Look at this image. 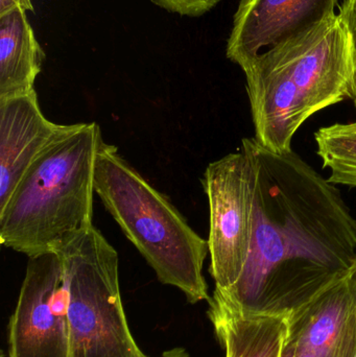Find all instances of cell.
I'll use <instances>...</instances> for the list:
<instances>
[{
	"label": "cell",
	"mask_w": 356,
	"mask_h": 357,
	"mask_svg": "<svg viewBox=\"0 0 356 357\" xmlns=\"http://www.w3.org/2000/svg\"><path fill=\"white\" fill-rule=\"evenodd\" d=\"M95 192L161 283L177 287L189 303L210 300L203 275L208 241L105 142L96 157Z\"/></svg>",
	"instance_id": "obj_4"
},
{
	"label": "cell",
	"mask_w": 356,
	"mask_h": 357,
	"mask_svg": "<svg viewBox=\"0 0 356 357\" xmlns=\"http://www.w3.org/2000/svg\"><path fill=\"white\" fill-rule=\"evenodd\" d=\"M242 149L254 173V220L246 266L221 291L242 310L288 314L356 264V218L342 193L291 150L254 138Z\"/></svg>",
	"instance_id": "obj_1"
},
{
	"label": "cell",
	"mask_w": 356,
	"mask_h": 357,
	"mask_svg": "<svg viewBox=\"0 0 356 357\" xmlns=\"http://www.w3.org/2000/svg\"><path fill=\"white\" fill-rule=\"evenodd\" d=\"M96 123L66 125L44 149L0 210V243L27 257L54 251L93 225Z\"/></svg>",
	"instance_id": "obj_3"
},
{
	"label": "cell",
	"mask_w": 356,
	"mask_h": 357,
	"mask_svg": "<svg viewBox=\"0 0 356 357\" xmlns=\"http://www.w3.org/2000/svg\"><path fill=\"white\" fill-rule=\"evenodd\" d=\"M240 68L254 139L273 152L292 150L301 126L323 109L346 100L356 108L355 46L339 14L259 52Z\"/></svg>",
	"instance_id": "obj_2"
},
{
	"label": "cell",
	"mask_w": 356,
	"mask_h": 357,
	"mask_svg": "<svg viewBox=\"0 0 356 357\" xmlns=\"http://www.w3.org/2000/svg\"><path fill=\"white\" fill-rule=\"evenodd\" d=\"M339 16L350 33L356 56V0H345L341 6Z\"/></svg>",
	"instance_id": "obj_15"
},
{
	"label": "cell",
	"mask_w": 356,
	"mask_h": 357,
	"mask_svg": "<svg viewBox=\"0 0 356 357\" xmlns=\"http://www.w3.org/2000/svg\"><path fill=\"white\" fill-rule=\"evenodd\" d=\"M355 357H356V352H355Z\"/></svg>",
	"instance_id": "obj_19"
},
{
	"label": "cell",
	"mask_w": 356,
	"mask_h": 357,
	"mask_svg": "<svg viewBox=\"0 0 356 357\" xmlns=\"http://www.w3.org/2000/svg\"><path fill=\"white\" fill-rule=\"evenodd\" d=\"M209 204V273L215 289H231L246 266L254 220V173L246 151L210 163L202 178Z\"/></svg>",
	"instance_id": "obj_6"
},
{
	"label": "cell",
	"mask_w": 356,
	"mask_h": 357,
	"mask_svg": "<svg viewBox=\"0 0 356 357\" xmlns=\"http://www.w3.org/2000/svg\"><path fill=\"white\" fill-rule=\"evenodd\" d=\"M207 312L225 357H282L286 314H261L242 310L215 289Z\"/></svg>",
	"instance_id": "obj_11"
},
{
	"label": "cell",
	"mask_w": 356,
	"mask_h": 357,
	"mask_svg": "<svg viewBox=\"0 0 356 357\" xmlns=\"http://www.w3.org/2000/svg\"><path fill=\"white\" fill-rule=\"evenodd\" d=\"M338 0H240L227 43V58L242 66L336 15Z\"/></svg>",
	"instance_id": "obj_9"
},
{
	"label": "cell",
	"mask_w": 356,
	"mask_h": 357,
	"mask_svg": "<svg viewBox=\"0 0 356 357\" xmlns=\"http://www.w3.org/2000/svg\"><path fill=\"white\" fill-rule=\"evenodd\" d=\"M65 126L44 116L36 90L0 98V210L33 161Z\"/></svg>",
	"instance_id": "obj_10"
},
{
	"label": "cell",
	"mask_w": 356,
	"mask_h": 357,
	"mask_svg": "<svg viewBox=\"0 0 356 357\" xmlns=\"http://www.w3.org/2000/svg\"><path fill=\"white\" fill-rule=\"evenodd\" d=\"M317 154L334 185L356 187V121L334 123L315 133Z\"/></svg>",
	"instance_id": "obj_13"
},
{
	"label": "cell",
	"mask_w": 356,
	"mask_h": 357,
	"mask_svg": "<svg viewBox=\"0 0 356 357\" xmlns=\"http://www.w3.org/2000/svg\"><path fill=\"white\" fill-rule=\"evenodd\" d=\"M161 357H190L188 352L184 348L177 347L163 352Z\"/></svg>",
	"instance_id": "obj_17"
},
{
	"label": "cell",
	"mask_w": 356,
	"mask_h": 357,
	"mask_svg": "<svg viewBox=\"0 0 356 357\" xmlns=\"http://www.w3.org/2000/svg\"><path fill=\"white\" fill-rule=\"evenodd\" d=\"M68 296L70 357H148L127 324L118 254L92 226L58 245Z\"/></svg>",
	"instance_id": "obj_5"
},
{
	"label": "cell",
	"mask_w": 356,
	"mask_h": 357,
	"mask_svg": "<svg viewBox=\"0 0 356 357\" xmlns=\"http://www.w3.org/2000/svg\"><path fill=\"white\" fill-rule=\"evenodd\" d=\"M300 352L318 357H355L356 264L288 314L282 357Z\"/></svg>",
	"instance_id": "obj_8"
},
{
	"label": "cell",
	"mask_w": 356,
	"mask_h": 357,
	"mask_svg": "<svg viewBox=\"0 0 356 357\" xmlns=\"http://www.w3.org/2000/svg\"><path fill=\"white\" fill-rule=\"evenodd\" d=\"M222 0H152L156 6L181 16L199 17L212 10Z\"/></svg>",
	"instance_id": "obj_14"
},
{
	"label": "cell",
	"mask_w": 356,
	"mask_h": 357,
	"mask_svg": "<svg viewBox=\"0 0 356 357\" xmlns=\"http://www.w3.org/2000/svg\"><path fill=\"white\" fill-rule=\"evenodd\" d=\"M68 296L56 251L29 257L8 324V357H70Z\"/></svg>",
	"instance_id": "obj_7"
},
{
	"label": "cell",
	"mask_w": 356,
	"mask_h": 357,
	"mask_svg": "<svg viewBox=\"0 0 356 357\" xmlns=\"http://www.w3.org/2000/svg\"><path fill=\"white\" fill-rule=\"evenodd\" d=\"M25 12L17 8L0 15V98L33 91L41 73L45 54Z\"/></svg>",
	"instance_id": "obj_12"
},
{
	"label": "cell",
	"mask_w": 356,
	"mask_h": 357,
	"mask_svg": "<svg viewBox=\"0 0 356 357\" xmlns=\"http://www.w3.org/2000/svg\"><path fill=\"white\" fill-rule=\"evenodd\" d=\"M290 357H318L315 354H309V352H300V354H294V356Z\"/></svg>",
	"instance_id": "obj_18"
},
{
	"label": "cell",
	"mask_w": 356,
	"mask_h": 357,
	"mask_svg": "<svg viewBox=\"0 0 356 357\" xmlns=\"http://www.w3.org/2000/svg\"><path fill=\"white\" fill-rule=\"evenodd\" d=\"M17 8L31 12L33 10L31 0H0V15L6 14Z\"/></svg>",
	"instance_id": "obj_16"
}]
</instances>
